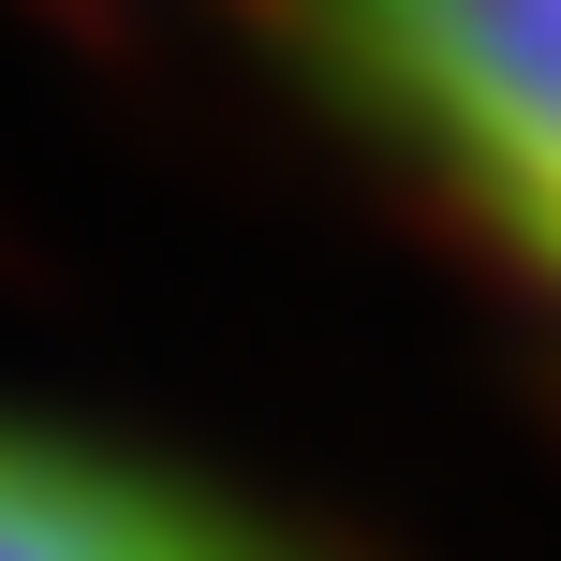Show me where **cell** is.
<instances>
[{
	"instance_id": "6da1fadb",
	"label": "cell",
	"mask_w": 561,
	"mask_h": 561,
	"mask_svg": "<svg viewBox=\"0 0 561 561\" xmlns=\"http://www.w3.org/2000/svg\"><path fill=\"white\" fill-rule=\"evenodd\" d=\"M369 134L561 310V0H280Z\"/></svg>"
},
{
	"instance_id": "7a4b0ae2",
	"label": "cell",
	"mask_w": 561,
	"mask_h": 561,
	"mask_svg": "<svg viewBox=\"0 0 561 561\" xmlns=\"http://www.w3.org/2000/svg\"><path fill=\"white\" fill-rule=\"evenodd\" d=\"M0 561H310V547L252 533L237 503H207L118 444L0 414Z\"/></svg>"
}]
</instances>
